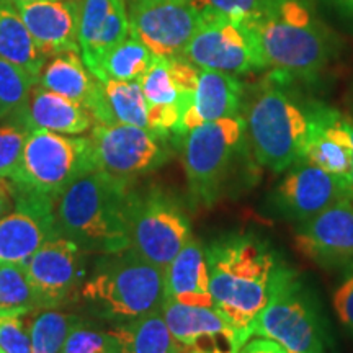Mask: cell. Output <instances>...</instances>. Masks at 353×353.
<instances>
[{"label": "cell", "mask_w": 353, "mask_h": 353, "mask_svg": "<svg viewBox=\"0 0 353 353\" xmlns=\"http://www.w3.org/2000/svg\"><path fill=\"white\" fill-rule=\"evenodd\" d=\"M214 307L247 337L267 306L276 281L290 267L257 234H229L205 247Z\"/></svg>", "instance_id": "1"}, {"label": "cell", "mask_w": 353, "mask_h": 353, "mask_svg": "<svg viewBox=\"0 0 353 353\" xmlns=\"http://www.w3.org/2000/svg\"><path fill=\"white\" fill-rule=\"evenodd\" d=\"M241 23L252 33L267 69L290 82H314L339 54L337 38L303 0H268Z\"/></svg>", "instance_id": "2"}, {"label": "cell", "mask_w": 353, "mask_h": 353, "mask_svg": "<svg viewBox=\"0 0 353 353\" xmlns=\"http://www.w3.org/2000/svg\"><path fill=\"white\" fill-rule=\"evenodd\" d=\"M190 201L211 208L229 193L254 187L260 175L242 114L190 130L180 141Z\"/></svg>", "instance_id": "3"}, {"label": "cell", "mask_w": 353, "mask_h": 353, "mask_svg": "<svg viewBox=\"0 0 353 353\" xmlns=\"http://www.w3.org/2000/svg\"><path fill=\"white\" fill-rule=\"evenodd\" d=\"M242 117L255 161L273 174H283L303 157L309 138V101L276 74L245 90Z\"/></svg>", "instance_id": "4"}, {"label": "cell", "mask_w": 353, "mask_h": 353, "mask_svg": "<svg viewBox=\"0 0 353 353\" xmlns=\"http://www.w3.org/2000/svg\"><path fill=\"white\" fill-rule=\"evenodd\" d=\"M131 188L95 169L77 176L54 201L59 236L87 252L128 249L126 205Z\"/></svg>", "instance_id": "5"}, {"label": "cell", "mask_w": 353, "mask_h": 353, "mask_svg": "<svg viewBox=\"0 0 353 353\" xmlns=\"http://www.w3.org/2000/svg\"><path fill=\"white\" fill-rule=\"evenodd\" d=\"M79 298L101 319L121 324L162 311L164 270L131 249L103 254Z\"/></svg>", "instance_id": "6"}, {"label": "cell", "mask_w": 353, "mask_h": 353, "mask_svg": "<svg viewBox=\"0 0 353 353\" xmlns=\"http://www.w3.org/2000/svg\"><path fill=\"white\" fill-rule=\"evenodd\" d=\"M254 337L276 342L285 353H334L327 322L311 286L288 267L254 324Z\"/></svg>", "instance_id": "7"}, {"label": "cell", "mask_w": 353, "mask_h": 353, "mask_svg": "<svg viewBox=\"0 0 353 353\" xmlns=\"http://www.w3.org/2000/svg\"><path fill=\"white\" fill-rule=\"evenodd\" d=\"M126 236L128 249L162 270L193 237L182 201L157 185L130 190Z\"/></svg>", "instance_id": "8"}, {"label": "cell", "mask_w": 353, "mask_h": 353, "mask_svg": "<svg viewBox=\"0 0 353 353\" xmlns=\"http://www.w3.org/2000/svg\"><path fill=\"white\" fill-rule=\"evenodd\" d=\"M94 169L88 138H72L48 130H33L26 139L15 187L56 198L77 176Z\"/></svg>", "instance_id": "9"}, {"label": "cell", "mask_w": 353, "mask_h": 353, "mask_svg": "<svg viewBox=\"0 0 353 353\" xmlns=\"http://www.w3.org/2000/svg\"><path fill=\"white\" fill-rule=\"evenodd\" d=\"M88 141L94 169L128 187L164 165L174 145L149 128L132 125H95Z\"/></svg>", "instance_id": "10"}, {"label": "cell", "mask_w": 353, "mask_h": 353, "mask_svg": "<svg viewBox=\"0 0 353 353\" xmlns=\"http://www.w3.org/2000/svg\"><path fill=\"white\" fill-rule=\"evenodd\" d=\"M345 198H350L347 182L301 157L268 193L265 210L276 219L303 223Z\"/></svg>", "instance_id": "11"}, {"label": "cell", "mask_w": 353, "mask_h": 353, "mask_svg": "<svg viewBox=\"0 0 353 353\" xmlns=\"http://www.w3.org/2000/svg\"><path fill=\"white\" fill-rule=\"evenodd\" d=\"M200 69L219 70L232 76L267 69L257 43L241 21L205 15V21L182 54Z\"/></svg>", "instance_id": "12"}, {"label": "cell", "mask_w": 353, "mask_h": 353, "mask_svg": "<svg viewBox=\"0 0 353 353\" xmlns=\"http://www.w3.org/2000/svg\"><path fill=\"white\" fill-rule=\"evenodd\" d=\"M203 21L190 0H131V34L157 57L182 56Z\"/></svg>", "instance_id": "13"}, {"label": "cell", "mask_w": 353, "mask_h": 353, "mask_svg": "<svg viewBox=\"0 0 353 353\" xmlns=\"http://www.w3.org/2000/svg\"><path fill=\"white\" fill-rule=\"evenodd\" d=\"M87 250L57 236L39 247L25 265L39 309L64 306L79 298L87 276Z\"/></svg>", "instance_id": "14"}, {"label": "cell", "mask_w": 353, "mask_h": 353, "mask_svg": "<svg viewBox=\"0 0 353 353\" xmlns=\"http://www.w3.org/2000/svg\"><path fill=\"white\" fill-rule=\"evenodd\" d=\"M15 208L0 219V265L25 263L44 242L59 236L54 198L15 187Z\"/></svg>", "instance_id": "15"}, {"label": "cell", "mask_w": 353, "mask_h": 353, "mask_svg": "<svg viewBox=\"0 0 353 353\" xmlns=\"http://www.w3.org/2000/svg\"><path fill=\"white\" fill-rule=\"evenodd\" d=\"M162 317L180 347L195 353H237L247 335L214 306H188L165 299Z\"/></svg>", "instance_id": "16"}, {"label": "cell", "mask_w": 353, "mask_h": 353, "mask_svg": "<svg viewBox=\"0 0 353 353\" xmlns=\"http://www.w3.org/2000/svg\"><path fill=\"white\" fill-rule=\"evenodd\" d=\"M294 244L304 257L324 268L342 267L353 260V200L345 198L298 223Z\"/></svg>", "instance_id": "17"}, {"label": "cell", "mask_w": 353, "mask_h": 353, "mask_svg": "<svg viewBox=\"0 0 353 353\" xmlns=\"http://www.w3.org/2000/svg\"><path fill=\"white\" fill-rule=\"evenodd\" d=\"M23 20L41 54L51 57L79 48L81 0H39L13 7Z\"/></svg>", "instance_id": "18"}, {"label": "cell", "mask_w": 353, "mask_h": 353, "mask_svg": "<svg viewBox=\"0 0 353 353\" xmlns=\"http://www.w3.org/2000/svg\"><path fill=\"white\" fill-rule=\"evenodd\" d=\"M245 87L237 76L219 70L201 69L192 103L183 108L180 117L176 145L190 130L223 118L237 117L244 105Z\"/></svg>", "instance_id": "19"}, {"label": "cell", "mask_w": 353, "mask_h": 353, "mask_svg": "<svg viewBox=\"0 0 353 353\" xmlns=\"http://www.w3.org/2000/svg\"><path fill=\"white\" fill-rule=\"evenodd\" d=\"M130 34V19L123 0H81L79 48L90 72L101 57Z\"/></svg>", "instance_id": "20"}, {"label": "cell", "mask_w": 353, "mask_h": 353, "mask_svg": "<svg viewBox=\"0 0 353 353\" xmlns=\"http://www.w3.org/2000/svg\"><path fill=\"white\" fill-rule=\"evenodd\" d=\"M30 130H48L59 134H82L95 126L92 113L83 105L46 90L37 82L25 107L13 114Z\"/></svg>", "instance_id": "21"}, {"label": "cell", "mask_w": 353, "mask_h": 353, "mask_svg": "<svg viewBox=\"0 0 353 353\" xmlns=\"http://www.w3.org/2000/svg\"><path fill=\"white\" fill-rule=\"evenodd\" d=\"M165 299L188 306H214L205 245L192 237L164 270Z\"/></svg>", "instance_id": "22"}, {"label": "cell", "mask_w": 353, "mask_h": 353, "mask_svg": "<svg viewBox=\"0 0 353 353\" xmlns=\"http://www.w3.org/2000/svg\"><path fill=\"white\" fill-rule=\"evenodd\" d=\"M38 83L46 90L77 101L87 110H90L100 88L99 79L83 64L81 51H63L48 57Z\"/></svg>", "instance_id": "23"}, {"label": "cell", "mask_w": 353, "mask_h": 353, "mask_svg": "<svg viewBox=\"0 0 353 353\" xmlns=\"http://www.w3.org/2000/svg\"><path fill=\"white\" fill-rule=\"evenodd\" d=\"M88 112L95 125H132L148 128V101L139 81H100L99 94Z\"/></svg>", "instance_id": "24"}, {"label": "cell", "mask_w": 353, "mask_h": 353, "mask_svg": "<svg viewBox=\"0 0 353 353\" xmlns=\"http://www.w3.org/2000/svg\"><path fill=\"white\" fill-rule=\"evenodd\" d=\"M108 332L117 339L121 353H182L161 311L113 324Z\"/></svg>", "instance_id": "25"}, {"label": "cell", "mask_w": 353, "mask_h": 353, "mask_svg": "<svg viewBox=\"0 0 353 353\" xmlns=\"http://www.w3.org/2000/svg\"><path fill=\"white\" fill-rule=\"evenodd\" d=\"M0 59L19 65L37 79L46 63L19 12L7 3H0Z\"/></svg>", "instance_id": "26"}, {"label": "cell", "mask_w": 353, "mask_h": 353, "mask_svg": "<svg viewBox=\"0 0 353 353\" xmlns=\"http://www.w3.org/2000/svg\"><path fill=\"white\" fill-rule=\"evenodd\" d=\"M156 59L152 51L141 43L138 38L130 34L125 41L112 48L92 70L99 79H114V81H141Z\"/></svg>", "instance_id": "27"}, {"label": "cell", "mask_w": 353, "mask_h": 353, "mask_svg": "<svg viewBox=\"0 0 353 353\" xmlns=\"http://www.w3.org/2000/svg\"><path fill=\"white\" fill-rule=\"evenodd\" d=\"M352 152L353 144L335 139L332 136L317 130L314 125L309 128V138L303 157L314 165L321 167L322 170L342 179L343 182L348 183V187H350L352 174Z\"/></svg>", "instance_id": "28"}, {"label": "cell", "mask_w": 353, "mask_h": 353, "mask_svg": "<svg viewBox=\"0 0 353 353\" xmlns=\"http://www.w3.org/2000/svg\"><path fill=\"white\" fill-rule=\"evenodd\" d=\"M81 322V317L46 309L38 312L28 324L32 353H61L68 337Z\"/></svg>", "instance_id": "29"}, {"label": "cell", "mask_w": 353, "mask_h": 353, "mask_svg": "<svg viewBox=\"0 0 353 353\" xmlns=\"http://www.w3.org/2000/svg\"><path fill=\"white\" fill-rule=\"evenodd\" d=\"M0 309L19 311L21 314L39 309L23 263L0 265Z\"/></svg>", "instance_id": "30"}, {"label": "cell", "mask_w": 353, "mask_h": 353, "mask_svg": "<svg viewBox=\"0 0 353 353\" xmlns=\"http://www.w3.org/2000/svg\"><path fill=\"white\" fill-rule=\"evenodd\" d=\"M37 77L19 65L0 59V120H7L25 107Z\"/></svg>", "instance_id": "31"}, {"label": "cell", "mask_w": 353, "mask_h": 353, "mask_svg": "<svg viewBox=\"0 0 353 353\" xmlns=\"http://www.w3.org/2000/svg\"><path fill=\"white\" fill-rule=\"evenodd\" d=\"M30 132L32 130L15 117L0 123V179H12L17 174Z\"/></svg>", "instance_id": "32"}, {"label": "cell", "mask_w": 353, "mask_h": 353, "mask_svg": "<svg viewBox=\"0 0 353 353\" xmlns=\"http://www.w3.org/2000/svg\"><path fill=\"white\" fill-rule=\"evenodd\" d=\"M61 353H121L117 339L103 330L87 327L85 322H81L70 332Z\"/></svg>", "instance_id": "33"}, {"label": "cell", "mask_w": 353, "mask_h": 353, "mask_svg": "<svg viewBox=\"0 0 353 353\" xmlns=\"http://www.w3.org/2000/svg\"><path fill=\"white\" fill-rule=\"evenodd\" d=\"M203 15H218L244 21L255 15L268 0H190Z\"/></svg>", "instance_id": "34"}, {"label": "cell", "mask_w": 353, "mask_h": 353, "mask_svg": "<svg viewBox=\"0 0 353 353\" xmlns=\"http://www.w3.org/2000/svg\"><path fill=\"white\" fill-rule=\"evenodd\" d=\"M21 317L10 314L0 319V348L6 353H32L28 324Z\"/></svg>", "instance_id": "35"}, {"label": "cell", "mask_w": 353, "mask_h": 353, "mask_svg": "<svg viewBox=\"0 0 353 353\" xmlns=\"http://www.w3.org/2000/svg\"><path fill=\"white\" fill-rule=\"evenodd\" d=\"M332 304L339 321L353 337V273H350L335 290Z\"/></svg>", "instance_id": "36"}, {"label": "cell", "mask_w": 353, "mask_h": 353, "mask_svg": "<svg viewBox=\"0 0 353 353\" xmlns=\"http://www.w3.org/2000/svg\"><path fill=\"white\" fill-rule=\"evenodd\" d=\"M187 353H195V352H187ZM237 353H285V350L278 345L276 342L270 341V339L252 337Z\"/></svg>", "instance_id": "37"}, {"label": "cell", "mask_w": 353, "mask_h": 353, "mask_svg": "<svg viewBox=\"0 0 353 353\" xmlns=\"http://www.w3.org/2000/svg\"><path fill=\"white\" fill-rule=\"evenodd\" d=\"M15 208V188L12 180L0 179V219L6 218Z\"/></svg>", "instance_id": "38"}, {"label": "cell", "mask_w": 353, "mask_h": 353, "mask_svg": "<svg viewBox=\"0 0 353 353\" xmlns=\"http://www.w3.org/2000/svg\"><path fill=\"white\" fill-rule=\"evenodd\" d=\"M330 7L353 20V0H325Z\"/></svg>", "instance_id": "39"}, {"label": "cell", "mask_w": 353, "mask_h": 353, "mask_svg": "<svg viewBox=\"0 0 353 353\" xmlns=\"http://www.w3.org/2000/svg\"><path fill=\"white\" fill-rule=\"evenodd\" d=\"M348 130H350L352 144H353V118L348 117ZM350 200H353V152H352V174H350Z\"/></svg>", "instance_id": "40"}, {"label": "cell", "mask_w": 353, "mask_h": 353, "mask_svg": "<svg viewBox=\"0 0 353 353\" xmlns=\"http://www.w3.org/2000/svg\"><path fill=\"white\" fill-rule=\"evenodd\" d=\"M30 2H39V0H0V3H7V6H19V3H30Z\"/></svg>", "instance_id": "41"}, {"label": "cell", "mask_w": 353, "mask_h": 353, "mask_svg": "<svg viewBox=\"0 0 353 353\" xmlns=\"http://www.w3.org/2000/svg\"><path fill=\"white\" fill-rule=\"evenodd\" d=\"M10 314H19V316H26V314H21L19 311H8V309H0V319L6 316H10Z\"/></svg>", "instance_id": "42"}, {"label": "cell", "mask_w": 353, "mask_h": 353, "mask_svg": "<svg viewBox=\"0 0 353 353\" xmlns=\"http://www.w3.org/2000/svg\"><path fill=\"white\" fill-rule=\"evenodd\" d=\"M0 353H6V352H3V350H2V348H0Z\"/></svg>", "instance_id": "43"}]
</instances>
